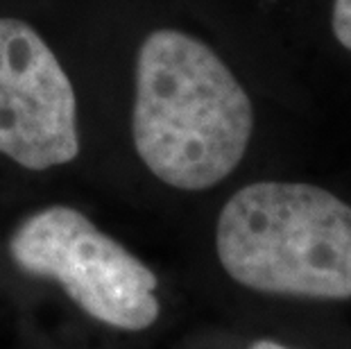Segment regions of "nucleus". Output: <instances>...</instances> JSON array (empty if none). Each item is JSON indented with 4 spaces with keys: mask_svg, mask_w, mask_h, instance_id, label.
Instances as JSON below:
<instances>
[{
    "mask_svg": "<svg viewBox=\"0 0 351 349\" xmlns=\"http://www.w3.org/2000/svg\"><path fill=\"white\" fill-rule=\"evenodd\" d=\"M12 261L62 284L86 315L114 329L143 331L159 317L156 274L71 206H48L14 232Z\"/></svg>",
    "mask_w": 351,
    "mask_h": 349,
    "instance_id": "obj_3",
    "label": "nucleus"
},
{
    "mask_svg": "<svg viewBox=\"0 0 351 349\" xmlns=\"http://www.w3.org/2000/svg\"><path fill=\"white\" fill-rule=\"evenodd\" d=\"M215 250L245 288L308 300L351 297V204L304 182H254L220 211Z\"/></svg>",
    "mask_w": 351,
    "mask_h": 349,
    "instance_id": "obj_2",
    "label": "nucleus"
},
{
    "mask_svg": "<svg viewBox=\"0 0 351 349\" xmlns=\"http://www.w3.org/2000/svg\"><path fill=\"white\" fill-rule=\"evenodd\" d=\"M0 152L27 170L80 154L77 105L55 53L25 21L0 19Z\"/></svg>",
    "mask_w": 351,
    "mask_h": 349,
    "instance_id": "obj_4",
    "label": "nucleus"
},
{
    "mask_svg": "<svg viewBox=\"0 0 351 349\" xmlns=\"http://www.w3.org/2000/svg\"><path fill=\"white\" fill-rule=\"evenodd\" d=\"M250 349H290V347L281 345V343H274V340H256Z\"/></svg>",
    "mask_w": 351,
    "mask_h": 349,
    "instance_id": "obj_6",
    "label": "nucleus"
},
{
    "mask_svg": "<svg viewBox=\"0 0 351 349\" xmlns=\"http://www.w3.org/2000/svg\"><path fill=\"white\" fill-rule=\"evenodd\" d=\"M254 107L213 48L179 29H154L136 59L134 145L147 170L179 191H206L250 147Z\"/></svg>",
    "mask_w": 351,
    "mask_h": 349,
    "instance_id": "obj_1",
    "label": "nucleus"
},
{
    "mask_svg": "<svg viewBox=\"0 0 351 349\" xmlns=\"http://www.w3.org/2000/svg\"><path fill=\"white\" fill-rule=\"evenodd\" d=\"M331 27L340 46L351 53V0H333Z\"/></svg>",
    "mask_w": 351,
    "mask_h": 349,
    "instance_id": "obj_5",
    "label": "nucleus"
}]
</instances>
